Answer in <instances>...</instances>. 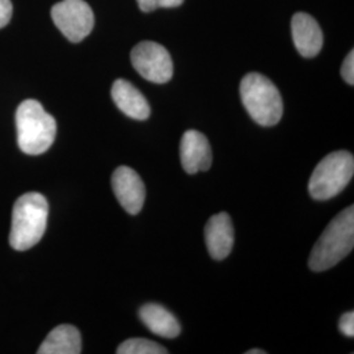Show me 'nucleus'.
Here are the masks:
<instances>
[{
    "mask_svg": "<svg viewBox=\"0 0 354 354\" xmlns=\"http://www.w3.org/2000/svg\"><path fill=\"white\" fill-rule=\"evenodd\" d=\"M17 143L28 155H41L54 143L57 122L37 100H26L16 111Z\"/></svg>",
    "mask_w": 354,
    "mask_h": 354,
    "instance_id": "obj_3",
    "label": "nucleus"
},
{
    "mask_svg": "<svg viewBox=\"0 0 354 354\" xmlns=\"http://www.w3.org/2000/svg\"><path fill=\"white\" fill-rule=\"evenodd\" d=\"M354 174V158L351 152L335 151L327 155L314 169L310 183V196L317 201L336 197L348 187Z\"/></svg>",
    "mask_w": 354,
    "mask_h": 354,
    "instance_id": "obj_5",
    "label": "nucleus"
},
{
    "mask_svg": "<svg viewBox=\"0 0 354 354\" xmlns=\"http://www.w3.org/2000/svg\"><path fill=\"white\" fill-rule=\"evenodd\" d=\"M80 352V332L70 324H62L53 329L37 351L38 354H79Z\"/></svg>",
    "mask_w": 354,
    "mask_h": 354,
    "instance_id": "obj_14",
    "label": "nucleus"
},
{
    "mask_svg": "<svg viewBox=\"0 0 354 354\" xmlns=\"http://www.w3.org/2000/svg\"><path fill=\"white\" fill-rule=\"evenodd\" d=\"M205 241L207 251L214 260H223L234 247V226L227 213L213 215L205 227Z\"/></svg>",
    "mask_w": 354,
    "mask_h": 354,
    "instance_id": "obj_11",
    "label": "nucleus"
},
{
    "mask_svg": "<svg viewBox=\"0 0 354 354\" xmlns=\"http://www.w3.org/2000/svg\"><path fill=\"white\" fill-rule=\"evenodd\" d=\"M241 102L254 122L274 127L283 113V102L277 87L266 76L251 73L241 83Z\"/></svg>",
    "mask_w": 354,
    "mask_h": 354,
    "instance_id": "obj_4",
    "label": "nucleus"
},
{
    "mask_svg": "<svg viewBox=\"0 0 354 354\" xmlns=\"http://www.w3.org/2000/svg\"><path fill=\"white\" fill-rule=\"evenodd\" d=\"M342 79L349 84L353 86L354 84V51L351 50V53L346 55L344 64L342 67Z\"/></svg>",
    "mask_w": 354,
    "mask_h": 354,
    "instance_id": "obj_17",
    "label": "nucleus"
},
{
    "mask_svg": "<svg viewBox=\"0 0 354 354\" xmlns=\"http://www.w3.org/2000/svg\"><path fill=\"white\" fill-rule=\"evenodd\" d=\"M266 351H259V349H251V351H248L247 354H266Z\"/></svg>",
    "mask_w": 354,
    "mask_h": 354,
    "instance_id": "obj_20",
    "label": "nucleus"
},
{
    "mask_svg": "<svg viewBox=\"0 0 354 354\" xmlns=\"http://www.w3.org/2000/svg\"><path fill=\"white\" fill-rule=\"evenodd\" d=\"M291 35L297 50L304 58L315 57L323 48V32L308 13L298 12L292 16Z\"/></svg>",
    "mask_w": 354,
    "mask_h": 354,
    "instance_id": "obj_10",
    "label": "nucleus"
},
{
    "mask_svg": "<svg viewBox=\"0 0 354 354\" xmlns=\"http://www.w3.org/2000/svg\"><path fill=\"white\" fill-rule=\"evenodd\" d=\"M180 159L183 168L189 175L207 171L212 167V147L203 133L197 130L184 133L180 143Z\"/></svg>",
    "mask_w": 354,
    "mask_h": 354,
    "instance_id": "obj_9",
    "label": "nucleus"
},
{
    "mask_svg": "<svg viewBox=\"0 0 354 354\" xmlns=\"http://www.w3.org/2000/svg\"><path fill=\"white\" fill-rule=\"evenodd\" d=\"M49 215V203L37 192H29L13 205L10 244L16 251H28L42 239Z\"/></svg>",
    "mask_w": 354,
    "mask_h": 354,
    "instance_id": "obj_2",
    "label": "nucleus"
},
{
    "mask_svg": "<svg viewBox=\"0 0 354 354\" xmlns=\"http://www.w3.org/2000/svg\"><path fill=\"white\" fill-rule=\"evenodd\" d=\"M12 10L11 0H0V29L11 21Z\"/></svg>",
    "mask_w": 354,
    "mask_h": 354,
    "instance_id": "obj_19",
    "label": "nucleus"
},
{
    "mask_svg": "<svg viewBox=\"0 0 354 354\" xmlns=\"http://www.w3.org/2000/svg\"><path fill=\"white\" fill-rule=\"evenodd\" d=\"M51 19L68 41L77 44L89 36L95 15L84 0H62L53 6Z\"/></svg>",
    "mask_w": 354,
    "mask_h": 354,
    "instance_id": "obj_6",
    "label": "nucleus"
},
{
    "mask_svg": "<svg viewBox=\"0 0 354 354\" xmlns=\"http://www.w3.org/2000/svg\"><path fill=\"white\" fill-rule=\"evenodd\" d=\"M112 99L117 108L133 120H147L151 114L146 97L125 79H117L112 87Z\"/></svg>",
    "mask_w": 354,
    "mask_h": 354,
    "instance_id": "obj_12",
    "label": "nucleus"
},
{
    "mask_svg": "<svg viewBox=\"0 0 354 354\" xmlns=\"http://www.w3.org/2000/svg\"><path fill=\"white\" fill-rule=\"evenodd\" d=\"M140 11L152 12L158 8H176L180 7L184 0H137Z\"/></svg>",
    "mask_w": 354,
    "mask_h": 354,
    "instance_id": "obj_16",
    "label": "nucleus"
},
{
    "mask_svg": "<svg viewBox=\"0 0 354 354\" xmlns=\"http://www.w3.org/2000/svg\"><path fill=\"white\" fill-rule=\"evenodd\" d=\"M339 329L342 330V335L346 337H353L354 336V313L349 311L346 314H344L340 317L339 322Z\"/></svg>",
    "mask_w": 354,
    "mask_h": 354,
    "instance_id": "obj_18",
    "label": "nucleus"
},
{
    "mask_svg": "<svg viewBox=\"0 0 354 354\" xmlns=\"http://www.w3.org/2000/svg\"><path fill=\"white\" fill-rule=\"evenodd\" d=\"M114 196L129 214H138L146 200V188L140 175L129 168L118 167L112 176Z\"/></svg>",
    "mask_w": 354,
    "mask_h": 354,
    "instance_id": "obj_8",
    "label": "nucleus"
},
{
    "mask_svg": "<svg viewBox=\"0 0 354 354\" xmlns=\"http://www.w3.org/2000/svg\"><path fill=\"white\" fill-rule=\"evenodd\" d=\"M118 354H167L168 351L158 342L146 339H129L117 348Z\"/></svg>",
    "mask_w": 354,
    "mask_h": 354,
    "instance_id": "obj_15",
    "label": "nucleus"
},
{
    "mask_svg": "<svg viewBox=\"0 0 354 354\" xmlns=\"http://www.w3.org/2000/svg\"><path fill=\"white\" fill-rule=\"evenodd\" d=\"M354 247V207L349 206L336 215L317 239L308 266L314 272H324L339 264Z\"/></svg>",
    "mask_w": 354,
    "mask_h": 354,
    "instance_id": "obj_1",
    "label": "nucleus"
},
{
    "mask_svg": "<svg viewBox=\"0 0 354 354\" xmlns=\"http://www.w3.org/2000/svg\"><path fill=\"white\" fill-rule=\"evenodd\" d=\"M140 319L152 333L160 337L175 339L181 332L180 323L177 322L175 315L160 304H149L142 306Z\"/></svg>",
    "mask_w": 354,
    "mask_h": 354,
    "instance_id": "obj_13",
    "label": "nucleus"
},
{
    "mask_svg": "<svg viewBox=\"0 0 354 354\" xmlns=\"http://www.w3.org/2000/svg\"><path fill=\"white\" fill-rule=\"evenodd\" d=\"M131 64L137 73L146 80L165 84L174 75V64L165 46L153 41L140 42L131 50Z\"/></svg>",
    "mask_w": 354,
    "mask_h": 354,
    "instance_id": "obj_7",
    "label": "nucleus"
}]
</instances>
